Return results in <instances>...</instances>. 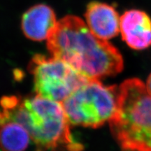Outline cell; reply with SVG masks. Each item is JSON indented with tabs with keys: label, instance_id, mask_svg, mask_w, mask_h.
Masks as SVG:
<instances>
[{
	"label": "cell",
	"instance_id": "obj_7",
	"mask_svg": "<svg viewBox=\"0 0 151 151\" xmlns=\"http://www.w3.org/2000/svg\"><path fill=\"white\" fill-rule=\"evenodd\" d=\"M120 32L130 48L137 50L151 46V18L144 11L131 9L120 17Z\"/></svg>",
	"mask_w": 151,
	"mask_h": 151
},
{
	"label": "cell",
	"instance_id": "obj_5",
	"mask_svg": "<svg viewBox=\"0 0 151 151\" xmlns=\"http://www.w3.org/2000/svg\"><path fill=\"white\" fill-rule=\"evenodd\" d=\"M28 69L33 75L36 94L58 102H62L89 80L65 62L41 54L33 57Z\"/></svg>",
	"mask_w": 151,
	"mask_h": 151
},
{
	"label": "cell",
	"instance_id": "obj_9",
	"mask_svg": "<svg viewBox=\"0 0 151 151\" xmlns=\"http://www.w3.org/2000/svg\"><path fill=\"white\" fill-rule=\"evenodd\" d=\"M30 136L23 126L0 118V147L3 151H24Z\"/></svg>",
	"mask_w": 151,
	"mask_h": 151
},
{
	"label": "cell",
	"instance_id": "obj_1",
	"mask_svg": "<svg viewBox=\"0 0 151 151\" xmlns=\"http://www.w3.org/2000/svg\"><path fill=\"white\" fill-rule=\"evenodd\" d=\"M47 48L52 57L90 80L114 76L123 69L118 49L95 37L82 19L73 15L58 20L47 39Z\"/></svg>",
	"mask_w": 151,
	"mask_h": 151
},
{
	"label": "cell",
	"instance_id": "obj_8",
	"mask_svg": "<svg viewBox=\"0 0 151 151\" xmlns=\"http://www.w3.org/2000/svg\"><path fill=\"white\" fill-rule=\"evenodd\" d=\"M58 23L55 11L45 4H38L28 9L21 19L22 32L32 41L47 40Z\"/></svg>",
	"mask_w": 151,
	"mask_h": 151
},
{
	"label": "cell",
	"instance_id": "obj_10",
	"mask_svg": "<svg viewBox=\"0 0 151 151\" xmlns=\"http://www.w3.org/2000/svg\"><path fill=\"white\" fill-rule=\"evenodd\" d=\"M145 86H146V88L147 90H148V92L151 94V73L148 76V79H147L146 84Z\"/></svg>",
	"mask_w": 151,
	"mask_h": 151
},
{
	"label": "cell",
	"instance_id": "obj_6",
	"mask_svg": "<svg viewBox=\"0 0 151 151\" xmlns=\"http://www.w3.org/2000/svg\"><path fill=\"white\" fill-rule=\"evenodd\" d=\"M85 18L91 32L101 40L108 41L120 32V17L116 9L109 4L90 2L87 5Z\"/></svg>",
	"mask_w": 151,
	"mask_h": 151
},
{
	"label": "cell",
	"instance_id": "obj_2",
	"mask_svg": "<svg viewBox=\"0 0 151 151\" xmlns=\"http://www.w3.org/2000/svg\"><path fill=\"white\" fill-rule=\"evenodd\" d=\"M0 117L23 126L37 151H82L84 148L71 132L61 104L37 94L3 97Z\"/></svg>",
	"mask_w": 151,
	"mask_h": 151
},
{
	"label": "cell",
	"instance_id": "obj_4",
	"mask_svg": "<svg viewBox=\"0 0 151 151\" xmlns=\"http://www.w3.org/2000/svg\"><path fill=\"white\" fill-rule=\"evenodd\" d=\"M118 87L89 79L61 103L69 123L98 128L110 122L118 109Z\"/></svg>",
	"mask_w": 151,
	"mask_h": 151
},
{
	"label": "cell",
	"instance_id": "obj_3",
	"mask_svg": "<svg viewBox=\"0 0 151 151\" xmlns=\"http://www.w3.org/2000/svg\"><path fill=\"white\" fill-rule=\"evenodd\" d=\"M118 109L109 122L125 151H151V94L142 81L128 79L118 87Z\"/></svg>",
	"mask_w": 151,
	"mask_h": 151
}]
</instances>
